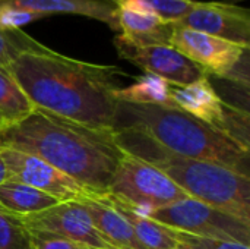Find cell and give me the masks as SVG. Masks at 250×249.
I'll use <instances>...</instances> for the list:
<instances>
[{
    "label": "cell",
    "instance_id": "cell-4",
    "mask_svg": "<svg viewBox=\"0 0 250 249\" xmlns=\"http://www.w3.org/2000/svg\"><path fill=\"white\" fill-rule=\"evenodd\" d=\"M119 145L164 172L188 197L250 223V179L223 164L171 154L141 134L114 131Z\"/></svg>",
    "mask_w": 250,
    "mask_h": 249
},
{
    "label": "cell",
    "instance_id": "cell-29",
    "mask_svg": "<svg viewBox=\"0 0 250 249\" xmlns=\"http://www.w3.org/2000/svg\"><path fill=\"white\" fill-rule=\"evenodd\" d=\"M167 249H179V248H167Z\"/></svg>",
    "mask_w": 250,
    "mask_h": 249
},
{
    "label": "cell",
    "instance_id": "cell-25",
    "mask_svg": "<svg viewBox=\"0 0 250 249\" xmlns=\"http://www.w3.org/2000/svg\"><path fill=\"white\" fill-rule=\"evenodd\" d=\"M47 18L42 13L31 12V10H22L12 6L0 4V31H9V29H21L23 25H28L31 22L40 21Z\"/></svg>",
    "mask_w": 250,
    "mask_h": 249
},
{
    "label": "cell",
    "instance_id": "cell-15",
    "mask_svg": "<svg viewBox=\"0 0 250 249\" xmlns=\"http://www.w3.org/2000/svg\"><path fill=\"white\" fill-rule=\"evenodd\" d=\"M119 35L135 45H170L173 23L157 15L127 7H117Z\"/></svg>",
    "mask_w": 250,
    "mask_h": 249
},
{
    "label": "cell",
    "instance_id": "cell-11",
    "mask_svg": "<svg viewBox=\"0 0 250 249\" xmlns=\"http://www.w3.org/2000/svg\"><path fill=\"white\" fill-rule=\"evenodd\" d=\"M176 26L205 32L250 48V10L226 1H195Z\"/></svg>",
    "mask_w": 250,
    "mask_h": 249
},
{
    "label": "cell",
    "instance_id": "cell-1",
    "mask_svg": "<svg viewBox=\"0 0 250 249\" xmlns=\"http://www.w3.org/2000/svg\"><path fill=\"white\" fill-rule=\"evenodd\" d=\"M35 109L76 123L114 131L119 101L117 66L63 56L48 47L21 54L6 68Z\"/></svg>",
    "mask_w": 250,
    "mask_h": 249
},
{
    "label": "cell",
    "instance_id": "cell-9",
    "mask_svg": "<svg viewBox=\"0 0 250 249\" xmlns=\"http://www.w3.org/2000/svg\"><path fill=\"white\" fill-rule=\"evenodd\" d=\"M0 156L9 172V181L40 189L60 203L81 201L95 195L88 188L37 156L10 148H0Z\"/></svg>",
    "mask_w": 250,
    "mask_h": 249
},
{
    "label": "cell",
    "instance_id": "cell-28",
    "mask_svg": "<svg viewBox=\"0 0 250 249\" xmlns=\"http://www.w3.org/2000/svg\"><path fill=\"white\" fill-rule=\"evenodd\" d=\"M177 248H179V249H189V248H186V247H183V245H179Z\"/></svg>",
    "mask_w": 250,
    "mask_h": 249
},
{
    "label": "cell",
    "instance_id": "cell-23",
    "mask_svg": "<svg viewBox=\"0 0 250 249\" xmlns=\"http://www.w3.org/2000/svg\"><path fill=\"white\" fill-rule=\"evenodd\" d=\"M173 233H174L179 245H183L189 249H250L249 245H243V244L233 242V241L195 236V235H189V233L179 232L174 229H173Z\"/></svg>",
    "mask_w": 250,
    "mask_h": 249
},
{
    "label": "cell",
    "instance_id": "cell-18",
    "mask_svg": "<svg viewBox=\"0 0 250 249\" xmlns=\"http://www.w3.org/2000/svg\"><path fill=\"white\" fill-rule=\"evenodd\" d=\"M171 84L164 81L163 78L144 73L138 76L135 82L125 88H117L114 91V97L117 101L132 103V104H148V106H161V107H173L171 101Z\"/></svg>",
    "mask_w": 250,
    "mask_h": 249
},
{
    "label": "cell",
    "instance_id": "cell-21",
    "mask_svg": "<svg viewBox=\"0 0 250 249\" xmlns=\"http://www.w3.org/2000/svg\"><path fill=\"white\" fill-rule=\"evenodd\" d=\"M45 47L22 29L0 31V68H7L23 53L40 51Z\"/></svg>",
    "mask_w": 250,
    "mask_h": 249
},
{
    "label": "cell",
    "instance_id": "cell-8",
    "mask_svg": "<svg viewBox=\"0 0 250 249\" xmlns=\"http://www.w3.org/2000/svg\"><path fill=\"white\" fill-rule=\"evenodd\" d=\"M173 107L227 134L249 148V113L221 100L208 76L185 85L171 87Z\"/></svg>",
    "mask_w": 250,
    "mask_h": 249
},
{
    "label": "cell",
    "instance_id": "cell-2",
    "mask_svg": "<svg viewBox=\"0 0 250 249\" xmlns=\"http://www.w3.org/2000/svg\"><path fill=\"white\" fill-rule=\"evenodd\" d=\"M0 148L42 158L95 195H105L117 164L126 154L114 131L95 129L34 109L0 129Z\"/></svg>",
    "mask_w": 250,
    "mask_h": 249
},
{
    "label": "cell",
    "instance_id": "cell-7",
    "mask_svg": "<svg viewBox=\"0 0 250 249\" xmlns=\"http://www.w3.org/2000/svg\"><path fill=\"white\" fill-rule=\"evenodd\" d=\"M146 216L179 232L233 241L250 247V223L190 197Z\"/></svg>",
    "mask_w": 250,
    "mask_h": 249
},
{
    "label": "cell",
    "instance_id": "cell-10",
    "mask_svg": "<svg viewBox=\"0 0 250 249\" xmlns=\"http://www.w3.org/2000/svg\"><path fill=\"white\" fill-rule=\"evenodd\" d=\"M114 47L120 59L176 87H185L208 76L198 65L173 45H135L117 34L114 37Z\"/></svg>",
    "mask_w": 250,
    "mask_h": 249
},
{
    "label": "cell",
    "instance_id": "cell-3",
    "mask_svg": "<svg viewBox=\"0 0 250 249\" xmlns=\"http://www.w3.org/2000/svg\"><path fill=\"white\" fill-rule=\"evenodd\" d=\"M117 129L141 134L171 154L223 164L249 176V148L179 109L119 101Z\"/></svg>",
    "mask_w": 250,
    "mask_h": 249
},
{
    "label": "cell",
    "instance_id": "cell-16",
    "mask_svg": "<svg viewBox=\"0 0 250 249\" xmlns=\"http://www.w3.org/2000/svg\"><path fill=\"white\" fill-rule=\"evenodd\" d=\"M110 204L126 219L129 226L132 227L138 242L144 249H167L177 248L179 242L173 233V229L149 219L126 203L105 194Z\"/></svg>",
    "mask_w": 250,
    "mask_h": 249
},
{
    "label": "cell",
    "instance_id": "cell-20",
    "mask_svg": "<svg viewBox=\"0 0 250 249\" xmlns=\"http://www.w3.org/2000/svg\"><path fill=\"white\" fill-rule=\"evenodd\" d=\"M116 7H127L157 15L166 22L176 23L195 4V0H110Z\"/></svg>",
    "mask_w": 250,
    "mask_h": 249
},
{
    "label": "cell",
    "instance_id": "cell-24",
    "mask_svg": "<svg viewBox=\"0 0 250 249\" xmlns=\"http://www.w3.org/2000/svg\"><path fill=\"white\" fill-rule=\"evenodd\" d=\"M32 249H88L85 245L48 230L28 229Z\"/></svg>",
    "mask_w": 250,
    "mask_h": 249
},
{
    "label": "cell",
    "instance_id": "cell-12",
    "mask_svg": "<svg viewBox=\"0 0 250 249\" xmlns=\"http://www.w3.org/2000/svg\"><path fill=\"white\" fill-rule=\"evenodd\" d=\"M28 229L48 230L92 249H116L97 230L86 210L76 201L59 203L41 213L21 216Z\"/></svg>",
    "mask_w": 250,
    "mask_h": 249
},
{
    "label": "cell",
    "instance_id": "cell-26",
    "mask_svg": "<svg viewBox=\"0 0 250 249\" xmlns=\"http://www.w3.org/2000/svg\"><path fill=\"white\" fill-rule=\"evenodd\" d=\"M7 181H9V172H7L6 164H4V161H3V158L0 156V185L7 182Z\"/></svg>",
    "mask_w": 250,
    "mask_h": 249
},
{
    "label": "cell",
    "instance_id": "cell-31",
    "mask_svg": "<svg viewBox=\"0 0 250 249\" xmlns=\"http://www.w3.org/2000/svg\"><path fill=\"white\" fill-rule=\"evenodd\" d=\"M88 249H92V248H88Z\"/></svg>",
    "mask_w": 250,
    "mask_h": 249
},
{
    "label": "cell",
    "instance_id": "cell-30",
    "mask_svg": "<svg viewBox=\"0 0 250 249\" xmlns=\"http://www.w3.org/2000/svg\"><path fill=\"white\" fill-rule=\"evenodd\" d=\"M239 1H242V0H239Z\"/></svg>",
    "mask_w": 250,
    "mask_h": 249
},
{
    "label": "cell",
    "instance_id": "cell-17",
    "mask_svg": "<svg viewBox=\"0 0 250 249\" xmlns=\"http://www.w3.org/2000/svg\"><path fill=\"white\" fill-rule=\"evenodd\" d=\"M59 203L42 191L15 181H7L0 185V205L18 216L41 213Z\"/></svg>",
    "mask_w": 250,
    "mask_h": 249
},
{
    "label": "cell",
    "instance_id": "cell-14",
    "mask_svg": "<svg viewBox=\"0 0 250 249\" xmlns=\"http://www.w3.org/2000/svg\"><path fill=\"white\" fill-rule=\"evenodd\" d=\"M79 203L89 214L97 230L116 249H144L126 219L110 204L105 195H94Z\"/></svg>",
    "mask_w": 250,
    "mask_h": 249
},
{
    "label": "cell",
    "instance_id": "cell-5",
    "mask_svg": "<svg viewBox=\"0 0 250 249\" xmlns=\"http://www.w3.org/2000/svg\"><path fill=\"white\" fill-rule=\"evenodd\" d=\"M107 194L145 216L189 198L164 172L129 153L117 164Z\"/></svg>",
    "mask_w": 250,
    "mask_h": 249
},
{
    "label": "cell",
    "instance_id": "cell-19",
    "mask_svg": "<svg viewBox=\"0 0 250 249\" xmlns=\"http://www.w3.org/2000/svg\"><path fill=\"white\" fill-rule=\"evenodd\" d=\"M34 104L6 68H0V113L7 125L26 117Z\"/></svg>",
    "mask_w": 250,
    "mask_h": 249
},
{
    "label": "cell",
    "instance_id": "cell-13",
    "mask_svg": "<svg viewBox=\"0 0 250 249\" xmlns=\"http://www.w3.org/2000/svg\"><path fill=\"white\" fill-rule=\"evenodd\" d=\"M0 4L42 13L45 16L57 13L82 15L104 22L119 34L117 7L110 0H0Z\"/></svg>",
    "mask_w": 250,
    "mask_h": 249
},
{
    "label": "cell",
    "instance_id": "cell-27",
    "mask_svg": "<svg viewBox=\"0 0 250 249\" xmlns=\"http://www.w3.org/2000/svg\"><path fill=\"white\" fill-rule=\"evenodd\" d=\"M7 123H6V120H4V117H3V114L0 113V129L3 128V126H6Z\"/></svg>",
    "mask_w": 250,
    "mask_h": 249
},
{
    "label": "cell",
    "instance_id": "cell-6",
    "mask_svg": "<svg viewBox=\"0 0 250 249\" xmlns=\"http://www.w3.org/2000/svg\"><path fill=\"white\" fill-rule=\"evenodd\" d=\"M173 26L170 45L198 65L208 76L214 75L249 88V47L205 32Z\"/></svg>",
    "mask_w": 250,
    "mask_h": 249
},
{
    "label": "cell",
    "instance_id": "cell-22",
    "mask_svg": "<svg viewBox=\"0 0 250 249\" xmlns=\"http://www.w3.org/2000/svg\"><path fill=\"white\" fill-rule=\"evenodd\" d=\"M0 249H32L29 230L21 216L0 205Z\"/></svg>",
    "mask_w": 250,
    "mask_h": 249
}]
</instances>
